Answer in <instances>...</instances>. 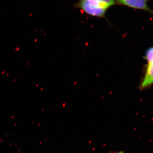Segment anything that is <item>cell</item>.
Masks as SVG:
<instances>
[{"instance_id":"obj_6","label":"cell","mask_w":153,"mask_h":153,"mask_svg":"<svg viewBox=\"0 0 153 153\" xmlns=\"http://www.w3.org/2000/svg\"><path fill=\"white\" fill-rule=\"evenodd\" d=\"M18 150L19 153H22V152H21V151H20V149H19V148H18Z\"/></svg>"},{"instance_id":"obj_2","label":"cell","mask_w":153,"mask_h":153,"mask_svg":"<svg viewBox=\"0 0 153 153\" xmlns=\"http://www.w3.org/2000/svg\"><path fill=\"white\" fill-rule=\"evenodd\" d=\"M149 0H114L116 3L132 8L146 11L153 16V10L149 7L147 2Z\"/></svg>"},{"instance_id":"obj_4","label":"cell","mask_w":153,"mask_h":153,"mask_svg":"<svg viewBox=\"0 0 153 153\" xmlns=\"http://www.w3.org/2000/svg\"><path fill=\"white\" fill-rule=\"evenodd\" d=\"M145 58L148 63L153 61V47L149 48L147 50Z\"/></svg>"},{"instance_id":"obj_3","label":"cell","mask_w":153,"mask_h":153,"mask_svg":"<svg viewBox=\"0 0 153 153\" xmlns=\"http://www.w3.org/2000/svg\"><path fill=\"white\" fill-rule=\"evenodd\" d=\"M153 84V61L148 63L144 77L140 85V89H144Z\"/></svg>"},{"instance_id":"obj_5","label":"cell","mask_w":153,"mask_h":153,"mask_svg":"<svg viewBox=\"0 0 153 153\" xmlns=\"http://www.w3.org/2000/svg\"><path fill=\"white\" fill-rule=\"evenodd\" d=\"M109 153H111V152H110ZM115 153H124V151H120V152H117Z\"/></svg>"},{"instance_id":"obj_1","label":"cell","mask_w":153,"mask_h":153,"mask_svg":"<svg viewBox=\"0 0 153 153\" xmlns=\"http://www.w3.org/2000/svg\"><path fill=\"white\" fill-rule=\"evenodd\" d=\"M115 4L114 0H79L77 7L92 16L103 18L107 10Z\"/></svg>"}]
</instances>
